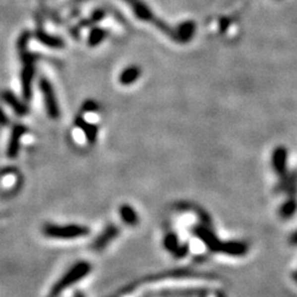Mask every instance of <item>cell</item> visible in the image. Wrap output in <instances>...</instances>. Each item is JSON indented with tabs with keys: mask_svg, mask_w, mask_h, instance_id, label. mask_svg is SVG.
<instances>
[{
	"mask_svg": "<svg viewBox=\"0 0 297 297\" xmlns=\"http://www.w3.org/2000/svg\"><path fill=\"white\" fill-rule=\"evenodd\" d=\"M31 39V33L24 31L18 39V50L20 59L22 62V69L20 79H21L22 96L26 102H30L32 98V82L35 73V55L28 50V43Z\"/></svg>",
	"mask_w": 297,
	"mask_h": 297,
	"instance_id": "6da1fadb",
	"label": "cell"
},
{
	"mask_svg": "<svg viewBox=\"0 0 297 297\" xmlns=\"http://www.w3.org/2000/svg\"><path fill=\"white\" fill-rule=\"evenodd\" d=\"M193 233L199 238L206 246L214 252H221L228 255L240 256L244 255L248 251V245L241 241H229V242H223L218 239L213 231L205 226H196Z\"/></svg>",
	"mask_w": 297,
	"mask_h": 297,
	"instance_id": "7a4b0ae2",
	"label": "cell"
},
{
	"mask_svg": "<svg viewBox=\"0 0 297 297\" xmlns=\"http://www.w3.org/2000/svg\"><path fill=\"white\" fill-rule=\"evenodd\" d=\"M122 1H124L130 8H131L133 14L140 20V21H144L153 24V26L155 28H158L161 32L169 35V37L172 40H174V41L178 42V27L176 28L171 27L168 23L164 22L163 20L158 18L152 11V9H151L144 1H142V0H122Z\"/></svg>",
	"mask_w": 297,
	"mask_h": 297,
	"instance_id": "3957f363",
	"label": "cell"
},
{
	"mask_svg": "<svg viewBox=\"0 0 297 297\" xmlns=\"http://www.w3.org/2000/svg\"><path fill=\"white\" fill-rule=\"evenodd\" d=\"M90 271H92V264L86 262V261H79V262L75 263L72 268L65 272L61 279L58 280L54 286H52L49 297H59L69 286L74 285L77 282L82 281L85 276H87Z\"/></svg>",
	"mask_w": 297,
	"mask_h": 297,
	"instance_id": "277c9868",
	"label": "cell"
},
{
	"mask_svg": "<svg viewBox=\"0 0 297 297\" xmlns=\"http://www.w3.org/2000/svg\"><path fill=\"white\" fill-rule=\"evenodd\" d=\"M89 228L76 224L53 225L47 224L43 227V234L52 239H77L89 235Z\"/></svg>",
	"mask_w": 297,
	"mask_h": 297,
	"instance_id": "5b68a950",
	"label": "cell"
},
{
	"mask_svg": "<svg viewBox=\"0 0 297 297\" xmlns=\"http://www.w3.org/2000/svg\"><path fill=\"white\" fill-rule=\"evenodd\" d=\"M40 89L44 98V104H45V109L50 118L52 119H58L59 117V104L57 100V96H55L54 89L52 87L51 83L49 82V79L45 77H42L40 79Z\"/></svg>",
	"mask_w": 297,
	"mask_h": 297,
	"instance_id": "8992f818",
	"label": "cell"
},
{
	"mask_svg": "<svg viewBox=\"0 0 297 297\" xmlns=\"http://www.w3.org/2000/svg\"><path fill=\"white\" fill-rule=\"evenodd\" d=\"M288 149L278 147L273 150L271 157V165L274 173L282 178L288 173Z\"/></svg>",
	"mask_w": 297,
	"mask_h": 297,
	"instance_id": "52a82bcc",
	"label": "cell"
},
{
	"mask_svg": "<svg viewBox=\"0 0 297 297\" xmlns=\"http://www.w3.org/2000/svg\"><path fill=\"white\" fill-rule=\"evenodd\" d=\"M28 131V129L23 124H16L12 128L11 135H10L8 148H7V157L10 159H14L19 153L20 141L23 134Z\"/></svg>",
	"mask_w": 297,
	"mask_h": 297,
	"instance_id": "ba28073f",
	"label": "cell"
},
{
	"mask_svg": "<svg viewBox=\"0 0 297 297\" xmlns=\"http://www.w3.org/2000/svg\"><path fill=\"white\" fill-rule=\"evenodd\" d=\"M278 187H280L281 192L289 194L290 197H294L297 194V171H292L291 173L282 176Z\"/></svg>",
	"mask_w": 297,
	"mask_h": 297,
	"instance_id": "9c48e42d",
	"label": "cell"
},
{
	"mask_svg": "<svg viewBox=\"0 0 297 297\" xmlns=\"http://www.w3.org/2000/svg\"><path fill=\"white\" fill-rule=\"evenodd\" d=\"M119 229L116 226H108L102 234H100L96 240L94 241L93 248L95 250H102L106 245H108L112 241L118 236Z\"/></svg>",
	"mask_w": 297,
	"mask_h": 297,
	"instance_id": "30bf717a",
	"label": "cell"
},
{
	"mask_svg": "<svg viewBox=\"0 0 297 297\" xmlns=\"http://www.w3.org/2000/svg\"><path fill=\"white\" fill-rule=\"evenodd\" d=\"M2 99L18 116H24L28 114L29 110L27 105L21 102V100H20L12 92H10V90H4L2 93Z\"/></svg>",
	"mask_w": 297,
	"mask_h": 297,
	"instance_id": "8fae6325",
	"label": "cell"
},
{
	"mask_svg": "<svg viewBox=\"0 0 297 297\" xmlns=\"http://www.w3.org/2000/svg\"><path fill=\"white\" fill-rule=\"evenodd\" d=\"M35 38H37L39 42H41L42 44L47 45L48 48L63 49L65 47V42L63 41V39L59 38V37H54V35L49 34L41 29L37 30V32H35Z\"/></svg>",
	"mask_w": 297,
	"mask_h": 297,
	"instance_id": "7c38bea8",
	"label": "cell"
},
{
	"mask_svg": "<svg viewBox=\"0 0 297 297\" xmlns=\"http://www.w3.org/2000/svg\"><path fill=\"white\" fill-rule=\"evenodd\" d=\"M195 23L193 21H185L178 26V43L189 42L195 33Z\"/></svg>",
	"mask_w": 297,
	"mask_h": 297,
	"instance_id": "4fadbf2b",
	"label": "cell"
},
{
	"mask_svg": "<svg viewBox=\"0 0 297 297\" xmlns=\"http://www.w3.org/2000/svg\"><path fill=\"white\" fill-rule=\"evenodd\" d=\"M75 123H76L78 128L83 130L89 142H95V141H96L97 132H98V128L96 127V125L88 123L86 120H84V118H82V117H77Z\"/></svg>",
	"mask_w": 297,
	"mask_h": 297,
	"instance_id": "5bb4252c",
	"label": "cell"
},
{
	"mask_svg": "<svg viewBox=\"0 0 297 297\" xmlns=\"http://www.w3.org/2000/svg\"><path fill=\"white\" fill-rule=\"evenodd\" d=\"M140 68L138 66H130L125 68L123 72L120 74L119 82L123 86H128V85L133 84L135 80L140 77Z\"/></svg>",
	"mask_w": 297,
	"mask_h": 297,
	"instance_id": "9a60e30c",
	"label": "cell"
},
{
	"mask_svg": "<svg viewBox=\"0 0 297 297\" xmlns=\"http://www.w3.org/2000/svg\"><path fill=\"white\" fill-rule=\"evenodd\" d=\"M297 211V200L295 197H290L281 205L279 209V215L281 218L290 219L293 217Z\"/></svg>",
	"mask_w": 297,
	"mask_h": 297,
	"instance_id": "2e32d148",
	"label": "cell"
},
{
	"mask_svg": "<svg viewBox=\"0 0 297 297\" xmlns=\"http://www.w3.org/2000/svg\"><path fill=\"white\" fill-rule=\"evenodd\" d=\"M119 214H120V218L122 219L124 224H127L129 226H135L138 224L139 221L138 214L131 206L122 205L121 207H120Z\"/></svg>",
	"mask_w": 297,
	"mask_h": 297,
	"instance_id": "e0dca14e",
	"label": "cell"
},
{
	"mask_svg": "<svg viewBox=\"0 0 297 297\" xmlns=\"http://www.w3.org/2000/svg\"><path fill=\"white\" fill-rule=\"evenodd\" d=\"M106 35H107V31H106L105 29L98 28V27L97 28H93L89 32L87 43H88L89 47H92V48L97 47L98 44H100L104 41Z\"/></svg>",
	"mask_w": 297,
	"mask_h": 297,
	"instance_id": "ac0fdd59",
	"label": "cell"
},
{
	"mask_svg": "<svg viewBox=\"0 0 297 297\" xmlns=\"http://www.w3.org/2000/svg\"><path fill=\"white\" fill-rule=\"evenodd\" d=\"M164 246L166 250L171 251V252L175 253V251L178 249L179 243H178V238L175 234H169L165 236L164 238Z\"/></svg>",
	"mask_w": 297,
	"mask_h": 297,
	"instance_id": "d6986e66",
	"label": "cell"
},
{
	"mask_svg": "<svg viewBox=\"0 0 297 297\" xmlns=\"http://www.w3.org/2000/svg\"><path fill=\"white\" fill-rule=\"evenodd\" d=\"M105 11L104 10H96L92 16H90L89 19H85L84 21L78 24V27H87V26H92V24L96 23L98 21H100L104 17H105Z\"/></svg>",
	"mask_w": 297,
	"mask_h": 297,
	"instance_id": "ffe728a7",
	"label": "cell"
},
{
	"mask_svg": "<svg viewBox=\"0 0 297 297\" xmlns=\"http://www.w3.org/2000/svg\"><path fill=\"white\" fill-rule=\"evenodd\" d=\"M97 109H98V106L94 100H87V102H85L83 105V110L86 113L97 112Z\"/></svg>",
	"mask_w": 297,
	"mask_h": 297,
	"instance_id": "44dd1931",
	"label": "cell"
},
{
	"mask_svg": "<svg viewBox=\"0 0 297 297\" xmlns=\"http://www.w3.org/2000/svg\"><path fill=\"white\" fill-rule=\"evenodd\" d=\"M289 241L292 245H297V230L290 236Z\"/></svg>",
	"mask_w": 297,
	"mask_h": 297,
	"instance_id": "7402d4cb",
	"label": "cell"
},
{
	"mask_svg": "<svg viewBox=\"0 0 297 297\" xmlns=\"http://www.w3.org/2000/svg\"><path fill=\"white\" fill-rule=\"evenodd\" d=\"M74 297H85V296H84V294H82V292H76Z\"/></svg>",
	"mask_w": 297,
	"mask_h": 297,
	"instance_id": "603a6c76",
	"label": "cell"
},
{
	"mask_svg": "<svg viewBox=\"0 0 297 297\" xmlns=\"http://www.w3.org/2000/svg\"><path fill=\"white\" fill-rule=\"evenodd\" d=\"M293 278H294V280H295V281L297 282V271H296V272H295V273H294V275H293Z\"/></svg>",
	"mask_w": 297,
	"mask_h": 297,
	"instance_id": "cb8c5ba5",
	"label": "cell"
}]
</instances>
